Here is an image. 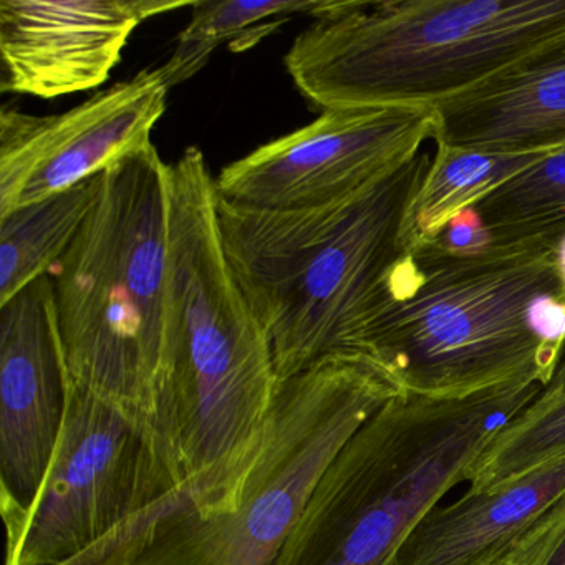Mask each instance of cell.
<instances>
[{"mask_svg": "<svg viewBox=\"0 0 565 565\" xmlns=\"http://www.w3.org/2000/svg\"><path fill=\"white\" fill-rule=\"evenodd\" d=\"M161 461L180 479L253 455L276 402L273 347L221 241L216 178L190 147L170 163Z\"/></svg>", "mask_w": 565, "mask_h": 565, "instance_id": "6da1fadb", "label": "cell"}, {"mask_svg": "<svg viewBox=\"0 0 565 565\" xmlns=\"http://www.w3.org/2000/svg\"><path fill=\"white\" fill-rule=\"evenodd\" d=\"M429 163L419 151L363 190L309 210H253L217 196L224 253L269 337L279 382L329 355L369 353Z\"/></svg>", "mask_w": 565, "mask_h": 565, "instance_id": "7a4b0ae2", "label": "cell"}, {"mask_svg": "<svg viewBox=\"0 0 565 565\" xmlns=\"http://www.w3.org/2000/svg\"><path fill=\"white\" fill-rule=\"evenodd\" d=\"M170 163L153 143L102 171L97 200L51 270L68 385L120 412L158 452Z\"/></svg>", "mask_w": 565, "mask_h": 565, "instance_id": "3957f363", "label": "cell"}, {"mask_svg": "<svg viewBox=\"0 0 565 565\" xmlns=\"http://www.w3.org/2000/svg\"><path fill=\"white\" fill-rule=\"evenodd\" d=\"M514 382L448 398L402 392L340 449L274 565H396L419 522L468 482L499 429L541 396Z\"/></svg>", "mask_w": 565, "mask_h": 565, "instance_id": "277c9868", "label": "cell"}, {"mask_svg": "<svg viewBox=\"0 0 565 565\" xmlns=\"http://www.w3.org/2000/svg\"><path fill=\"white\" fill-rule=\"evenodd\" d=\"M565 35V0H339L284 64L320 111L433 108Z\"/></svg>", "mask_w": 565, "mask_h": 565, "instance_id": "5b68a950", "label": "cell"}, {"mask_svg": "<svg viewBox=\"0 0 565 565\" xmlns=\"http://www.w3.org/2000/svg\"><path fill=\"white\" fill-rule=\"evenodd\" d=\"M555 247L492 244L455 254L408 246L370 327L369 353L416 395H475L514 382L547 386L561 366L527 322L535 297L562 290Z\"/></svg>", "mask_w": 565, "mask_h": 565, "instance_id": "8992f818", "label": "cell"}, {"mask_svg": "<svg viewBox=\"0 0 565 565\" xmlns=\"http://www.w3.org/2000/svg\"><path fill=\"white\" fill-rule=\"evenodd\" d=\"M402 392L369 353L329 355L282 380L249 465L171 515L128 565H274L330 462Z\"/></svg>", "mask_w": 565, "mask_h": 565, "instance_id": "52a82bcc", "label": "cell"}, {"mask_svg": "<svg viewBox=\"0 0 565 565\" xmlns=\"http://www.w3.org/2000/svg\"><path fill=\"white\" fill-rule=\"evenodd\" d=\"M178 482L134 423L68 385L41 491L6 525V565L64 564Z\"/></svg>", "mask_w": 565, "mask_h": 565, "instance_id": "ba28073f", "label": "cell"}, {"mask_svg": "<svg viewBox=\"0 0 565 565\" xmlns=\"http://www.w3.org/2000/svg\"><path fill=\"white\" fill-rule=\"evenodd\" d=\"M431 108H337L227 164L221 200L263 211L335 203L372 184L433 140Z\"/></svg>", "mask_w": 565, "mask_h": 565, "instance_id": "9c48e42d", "label": "cell"}, {"mask_svg": "<svg viewBox=\"0 0 565 565\" xmlns=\"http://www.w3.org/2000/svg\"><path fill=\"white\" fill-rule=\"evenodd\" d=\"M163 68L98 92L58 115L0 111V217L97 177L143 150L170 92Z\"/></svg>", "mask_w": 565, "mask_h": 565, "instance_id": "30bf717a", "label": "cell"}, {"mask_svg": "<svg viewBox=\"0 0 565 565\" xmlns=\"http://www.w3.org/2000/svg\"><path fill=\"white\" fill-rule=\"evenodd\" d=\"M68 373L51 276L0 303V484L6 525L34 504L64 419Z\"/></svg>", "mask_w": 565, "mask_h": 565, "instance_id": "8fae6325", "label": "cell"}, {"mask_svg": "<svg viewBox=\"0 0 565 565\" xmlns=\"http://www.w3.org/2000/svg\"><path fill=\"white\" fill-rule=\"evenodd\" d=\"M190 0H0V90L52 98L108 81L141 22Z\"/></svg>", "mask_w": 565, "mask_h": 565, "instance_id": "7c38bea8", "label": "cell"}, {"mask_svg": "<svg viewBox=\"0 0 565 565\" xmlns=\"http://www.w3.org/2000/svg\"><path fill=\"white\" fill-rule=\"evenodd\" d=\"M433 141L499 154L565 147V35L431 108Z\"/></svg>", "mask_w": 565, "mask_h": 565, "instance_id": "4fadbf2b", "label": "cell"}, {"mask_svg": "<svg viewBox=\"0 0 565 565\" xmlns=\"http://www.w3.org/2000/svg\"><path fill=\"white\" fill-rule=\"evenodd\" d=\"M565 495V452L519 481L433 509L396 565H475Z\"/></svg>", "mask_w": 565, "mask_h": 565, "instance_id": "5bb4252c", "label": "cell"}, {"mask_svg": "<svg viewBox=\"0 0 565 565\" xmlns=\"http://www.w3.org/2000/svg\"><path fill=\"white\" fill-rule=\"evenodd\" d=\"M100 174L0 217V303L18 296L71 249L97 200Z\"/></svg>", "mask_w": 565, "mask_h": 565, "instance_id": "9a60e30c", "label": "cell"}, {"mask_svg": "<svg viewBox=\"0 0 565 565\" xmlns=\"http://www.w3.org/2000/svg\"><path fill=\"white\" fill-rule=\"evenodd\" d=\"M339 0H198L191 19L178 38L170 61L163 65L170 88L193 78L206 67L217 49L227 45L244 52L279 31L296 15L312 21L335 9Z\"/></svg>", "mask_w": 565, "mask_h": 565, "instance_id": "2e32d148", "label": "cell"}, {"mask_svg": "<svg viewBox=\"0 0 565 565\" xmlns=\"http://www.w3.org/2000/svg\"><path fill=\"white\" fill-rule=\"evenodd\" d=\"M499 154L436 145V153L416 190L409 210L408 246L431 241L469 207L481 204L505 181L545 154Z\"/></svg>", "mask_w": 565, "mask_h": 565, "instance_id": "e0dca14e", "label": "cell"}, {"mask_svg": "<svg viewBox=\"0 0 565 565\" xmlns=\"http://www.w3.org/2000/svg\"><path fill=\"white\" fill-rule=\"evenodd\" d=\"M494 244H548L565 236V147L545 154L478 204Z\"/></svg>", "mask_w": 565, "mask_h": 565, "instance_id": "ac0fdd59", "label": "cell"}, {"mask_svg": "<svg viewBox=\"0 0 565 565\" xmlns=\"http://www.w3.org/2000/svg\"><path fill=\"white\" fill-rule=\"evenodd\" d=\"M565 452V396L544 398L509 419L482 452L466 494H489Z\"/></svg>", "mask_w": 565, "mask_h": 565, "instance_id": "d6986e66", "label": "cell"}, {"mask_svg": "<svg viewBox=\"0 0 565 565\" xmlns=\"http://www.w3.org/2000/svg\"><path fill=\"white\" fill-rule=\"evenodd\" d=\"M527 322L539 342L562 359L565 347V290L535 297L527 309Z\"/></svg>", "mask_w": 565, "mask_h": 565, "instance_id": "ffe728a7", "label": "cell"}, {"mask_svg": "<svg viewBox=\"0 0 565 565\" xmlns=\"http://www.w3.org/2000/svg\"><path fill=\"white\" fill-rule=\"evenodd\" d=\"M431 241L455 254H478L494 244L478 207H469L452 217Z\"/></svg>", "mask_w": 565, "mask_h": 565, "instance_id": "44dd1931", "label": "cell"}, {"mask_svg": "<svg viewBox=\"0 0 565 565\" xmlns=\"http://www.w3.org/2000/svg\"><path fill=\"white\" fill-rule=\"evenodd\" d=\"M544 398H557V396H565V359L558 366L552 382L545 386L544 392L541 393Z\"/></svg>", "mask_w": 565, "mask_h": 565, "instance_id": "7402d4cb", "label": "cell"}, {"mask_svg": "<svg viewBox=\"0 0 565 565\" xmlns=\"http://www.w3.org/2000/svg\"><path fill=\"white\" fill-rule=\"evenodd\" d=\"M555 264H557L558 277H561L562 287L565 290V236L558 241L555 247Z\"/></svg>", "mask_w": 565, "mask_h": 565, "instance_id": "603a6c76", "label": "cell"}, {"mask_svg": "<svg viewBox=\"0 0 565 565\" xmlns=\"http://www.w3.org/2000/svg\"><path fill=\"white\" fill-rule=\"evenodd\" d=\"M547 565H565V537L564 541L558 544V547L555 548V552L552 554L551 561L547 562Z\"/></svg>", "mask_w": 565, "mask_h": 565, "instance_id": "cb8c5ba5", "label": "cell"}]
</instances>
